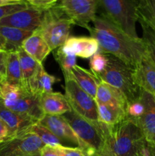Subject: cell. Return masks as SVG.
<instances>
[{
  "label": "cell",
  "mask_w": 155,
  "mask_h": 156,
  "mask_svg": "<svg viewBox=\"0 0 155 156\" xmlns=\"http://www.w3.org/2000/svg\"><path fill=\"white\" fill-rule=\"evenodd\" d=\"M41 156H61V154L56 148L44 146L40 152Z\"/></svg>",
  "instance_id": "8d00e7d4"
},
{
  "label": "cell",
  "mask_w": 155,
  "mask_h": 156,
  "mask_svg": "<svg viewBox=\"0 0 155 156\" xmlns=\"http://www.w3.org/2000/svg\"><path fill=\"white\" fill-rule=\"evenodd\" d=\"M4 78H2V77H1V76H0V82H2V81H3V80H4Z\"/></svg>",
  "instance_id": "f6af8a7d"
},
{
  "label": "cell",
  "mask_w": 155,
  "mask_h": 156,
  "mask_svg": "<svg viewBox=\"0 0 155 156\" xmlns=\"http://www.w3.org/2000/svg\"><path fill=\"white\" fill-rule=\"evenodd\" d=\"M0 119L5 123L10 132V138L18 136L27 133L34 123H38L36 120L29 116L19 114L8 109L0 100Z\"/></svg>",
  "instance_id": "8fae6325"
},
{
  "label": "cell",
  "mask_w": 155,
  "mask_h": 156,
  "mask_svg": "<svg viewBox=\"0 0 155 156\" xmlns=\"http://www.w3.org/2000/svg\"><path fill=\"white\" fill-rule=\"evenodd\" d=\"M45 146L35 134L28 132L0 144V156H25L40 153Z\"/></svg>",
  "instance_id": "9c48e42d"
},
{
  "label": "cell",
  "mask_w": 155,
  "mask_h": 156,
  "mask_svg": "<svg viewBox=\"0 0 155 156\" xmlns=\"http://www.w3.org/2000/svg\"><path fill=\"white\" fill-rule=\"evenodd\" d=\"M92 23L89 32L98 43V52L112 55L133 69L146 54L141 37H131L102 15H97Z\"/></svg>",
  "instance_id": "6da1fadb"
},
{
  "label": "cell",
  "mask_w": 155,
  "mask_h": 156,
  "mask_svg": "<svg viewBox=\"0 0 155 156\" xmlns=\"http://www.w3.org/2000/svg\"><path fill=\"white\" fill-rule=\"evenodd\" d=\"M105 17L134 39L140 38L136 31L138 5L135 0H97V9Z\"/></svg>",
  "instance_id": "277c9868"
},
{
  "label": "cell",
  "mask_w": 155,
  "mask_h": 156,
  "mask_svg": "<svg viewBox=\"0 0 155 156\" xmlns=\"http://www.w3.org/2000/svg\"><path fill=\"white\" fill-rule=\"evenodd\" d=\"M44 115H63L71 111V107L65 95L60 92L46 93L40 99Z\"/></svg>",
  "instance_id": "ac0fdd59"
},
{
  "label": "cell",
  "mask_w": 155,
  "mask_h": 156,
  "mask_svg": "<svg viewBox=\"0 0 155 156\" xmlns=\"http://www.w3.org/2000/svg\"><path fill=\"white\" fill-rule=\"evenodd\" d=\"M108 56L106 69L96 78L115 88L121 93L127 105L139 98L141 88L135 82L134 69L129 66L118 58L110 54Z\"/></svg>",
  "instance_id": "3957f363"
},
{
  "label": "cell",
  "mask_w": 155,
  "mask_h": 156,
  "mask_svg": "<svg viewBox=\"0 0 155 156\" xmlns=\"http://www.w3.org/2000/svg\"><path fill=\"white\" fill-rule=\"evenodd\" d=\"M38 123L50 129L62 141L69 142L80 148V140L62 115H44Z\"/></svg>",
  "instance_id": "5bb4252c"
},
{
  "label": "cell",
  "mask_w": 155,
  "mask_h": 156,
  "mask_svg": "<svg viewBox=\"0 0 155 156\" xmlns=\"http://www.w3.org/2000/svg\"><path fill=\"white\" fill-rule=\"evenodd\" d=\"M17 53L19 58L20 67H21V75H22L23 88L28 90L29 82L34 75L40 62L35 60L30 55L27 54L22 47L17 51Z\"/></svg>",
  "instance_id": "cb8c5ba5"
},
{
  "label": "cell",
  "mask_w": 155,
  "mask_h": 156,
  "mask_svg": "<svg viewBox=\"0 0 155 156\" xmlns=\"http://www.w3.org/2000/svg\"><path fill=\"white\" fill-rule=\"evenodd\" d=\"M136 152L137 156H155V144L144 136L137 143Z\"/></svg>",
  "instance_id": "1f68e13d"
},
{
  "label": "cell",
  "mask_w": 155,
  "mask_h": 156,
  "mask_svg": "<svg viewBox=\"0 0 155 156\" xmlns=\"http://www.w3.org/2000/svg\"><path fill=\"white\" fill-rule=\"evenodd\" d=\"M56 149L61 154V156H88L84 151L78 147H69V146H62Z\"/></svg>",
  "instance_id": "836d02e7"
},
{
  "label": "cell",
  "mask_w": 155,
  "mask_h": 156,
  "mask_svg": "<svg viewBox=\"0 0 155 156\" xmlns=\"http://www.w3.org/2000/svg\"><path fill=\"white\" fill-rule=\"evenodd\" d=\"M74 24L63 12L59 3L44 10L41 25L36 30L40 33L50 50L62 47L69 38L71 26Z\"/></svg>",
  "instance_id": "5b68a950"
},
{
  "label": "cell",
  "mask_w": 155,
  "mask_h": 156,
  "mask_svg": "<svg viewBox=\"0 0 155 156\" xmlns=\"http://www.w3.org/2000/svg\"><path fill=\"white\" fill-rule=\"evenodd\" d=\"M97 105L100 123L108 126H113L118 124L127 117L126 110L100 102H97Z\"/></svg>",
  "instance_id": "603a6c76"
},
{
  "label": "cell",
  "mask_w": 155,
  "mask_h": 156,
  "mask_svg": "<svg viewBox=\"0 0 155 156\" xmlns=\"http://www.w3.org/2000/svg\"><path fill=\"white\" fill-rule=\"evenodd\" d=\"M2 49L0 48V51H2ZM3 51H4V50H3Z\"/></svg>",
  "instance_id": "bcb514c9"
},
{
  "label": "cell",
  "mask_w": 155,
  "mask_h": 156,
  "mask_svg": "<svg viewBox=\"0 0 155 156\" xmlns=\"http://www.w3.org/2000/svg\"><path fill=\"white\" fill-rule=\"evenodd\" d=\"M30 5L42 10H46L57 4L59 0H24Z\"/></svg>",
  "instance_id": "e575fe53"
},
{
  "label": "cell",
  "mask_w": 155,
  "mask_h": 156,
  "mask_svg": "<svg viewBox=\"0 0 155 156\" xmlns=\"http://www.w3.org/2000/svg\"><path fill=\"white\" fill-rule=\"evenodd\" d=\"M10 138V132L7 125L0 119V144L7 141Z\"/></svg>",
  "instance_id": "d590c367"
},
{
  "label": "cell",
  "mask_w": 155,
  "mask_h": 156,
  "mask_svg": "<svg viewBox=\"0 0 155 156\" xmlns=\"http://www.w3.org/2000/svg\"><path fill=\"white\" fill-rule=\"evenodd\" d=\"M67 79L74 81L83 91L95 99L99 80L88 69L82 68L80 66H74Z\"/></svg>",
  "instance_id": "d6986e66"
},
{
  "label": "cell",
  "mask_w": 155,
  "mask_h": 156,
  "mask_svg": "<svg viewBox=\"0 0 155 156\" xmlns=\"http://www.w3.org/2000/svg\"><path fill=\"white\" fill-rule=\"evenodd\" d=\"M62 116L80 140V149L84 151L87 155L97 156L104 152L105 138L101 126H95L72 110Z\"/></svg>",
  "instance_id": "8992f818"
},
{
  "label": "cell",
  "mask_w": 155,
  "mask_h": 156,
  "mask_svg": "<svg viewBox=\"0 0 155 156\" xmlns=\"http://www.w3.org/2000/svg\"><path fill=\"white\" fill-rule=\"evenodd\" d=\"M5 47H6V41L0 35V48L2 50L5 51Z\"/></svg>",
  "instance_id": "f35d334b"
},
{
  "label": "cell",
  "mask_w": 155,
  "mask_h": 156,
  "mask_svg": "<svg viewBox=\"0 0 155 156\" xmlns=\"http://www.w3.org/2000/svg\"><path fill=\"white\" fill-rule=\"evenodd\" d=\"M25 156H41L40 153H36V154H33V155H25Z\"/></svg>",
  "instance_id": "b9f144b4"
},
{
  "label": "cell",
  "mask_w": 155,
  "mask_h": 156,
  "mask_svg": "<svg viewBox=\"0 0 155 156\" xmlns=\"http://www.w3.org/2000/svg\"><path fill=\"white\" fill-rule=\"evenodd\" d=\"M137 5L138 22L145 23L155 31V0H144Z\"/></svg>",
  "instance_id": "484cf974"
},
{
  "label": "cell",
  "mask_w": 155,
  "mask_h": 156,
  "mask_svg": "<svg viewBox=\"0 0 155 156\" xmlns=\"http://www.w3.org/2000/svg\"><path fill=\"white\" fill-rule=\"evenodd\" d=\"M22 48L40 63H43L52 51L38 30H35L23 42Z\"/></svg>",
  "instance_id": "ffe728a7"
},
{
  "label": "cell",
  "mask_w": 155,
  "mask_h": 156,
  "mask_svg": "<svg viewBox=\"0 0 155 156\" xmlns=\"http://www.w3.org/2000/svg\"><path fill=\"white\" fill-rule=\"evenodd\" d=\"M142 29V39L146 53L155 66V31L147 24L139 21Z\"/></svg>",
  "instance_id": "f1b7e54d"
},
{
  "label": "cell",
  "mask_w": 155,
  "mask_h": 156,
  "mask_svg": "<svg viewBox=\"0 0 155 156\" xmlns=\"http://www.w3.org/2000/svg\"><path fill=\"white\" fill-rule=\"evenodd\" d=\"M29 132L37 136L45 146L57 148L59 146H64L62 141L55 136L51 131L40 123H36L31 126Z\"/></svg>",
  "instance_id": "4316f807"
},
{
  "label": "cell",
  "mask_w": 155,
  "mask_h": 156,
  "mask_svg": "<svg viewBox=\"0 0 155 156\" xmlns=\"http://www.w3.org/2000/svg\"><path fill=\"white\" fill-rule=\"evenodd\" d=\"M58 3L74 24L89 30L90 23L97 16V0H59Z\"/></svg>",
  "instance_id": "ba28073f"
},
{
  "label": "cell",
  "mask_w": 155,
  "mask_h": 156,
  "mask_svg": "<svg viewBox=\"0 0 155 156\" xmlns=\"http://www.w3.org/2000/svg\"><path fill=\"white\" fill-rule=\"evenodd\" d=\"M7 52L0 51V76L5 79L6 70V59H7Z\"/></svg>",
  "instance_id": "74e56055"
},
{
  "label": "cell",
  "mask_w": 155,
  "mask_h": 156,
  "mask_svg": "<svg viewBox=\"0 0 155 156\" xmlns=\"http://www.w3.org/2000/svg\"><path fill=\"white\" fill-rule=\"evenodd\" d=\"M65 96L71 109L95 126L100 127L95 99L83 91L71 79H65Z\"/></svg>",
  "instance_id": "52a82bcc"
},
{
  "label": "cell",
  "mask_w": 155,
  "mask_h": 156,
  "mask_svg": "<svg viewBox=\"0 0 155 156\" xmlns=\"http://www.w3.org/2000/svg\"><path fill=\"white\" fill-rule=\"evenodd\" d=\"M6 3H15V2H24V0H2Z\"/></svg>",
  "instance_id": "ab89813d"
},
{
  "label": "cell",
  "mask_w": 155,
  "mask_h": 156,
  "mask_svg": "<svg viewBox=\"0 0 155 156\" xmlns=\"http://www.w3.org/2000/svg\"><path fill=\"white\" fill-rule=\"evenodd\" d=\"M6 4H9V3H6V2H5L0 0V5H6Z\"/></svg>",
  "instance_id": "60d3db41"
},
{
  "label": "cell",
  "mask_w": 155,
  "mask_h": 156,
  "mask_svg": "<svg viewBox=\"0 0 155 156\" xmlns=\"http://www.w3.org/2000/svg\"><path fill=\"white\" fill-rule=\"evenodd\" d=\"M95 101L105 105L117 107L126 111L128 105L124 96L121 93L108 84L100 80L97 87Z\"/></svg>",
  "instance_id": "44dd1931"
},
{
  "label": "cell",
  "mask_w": 155,
  "mask_h": 156,
  "mask_svg": "<svg viewBox=\"0 0 155 156\" xmlns=\"http://www.w3.org/2000/svg\"><path fill=\"white\" fill-rule=\"evenodd\" d=\"M44 10L30 5L0 20V25L34 32L41 25Z\"/></svg>",
  "instance_id": "30bf717a"
},
{
  "label": "cell",
  "mask_w": 155,
  "mask_h": 156,
  "mask_svg": "<svg viewBox=\"0 0 155 156\" xmlns=\"http://www.w3.org/2000/svg\"><path fill=\"white\" fill-rule=\"evenodd\" d=\"M62 48L84 59L91 58L99 51L98 43L93 37H71L62 46Z\"/></svg>",
  "instance_id": "2e32d148"
},
{
  "label": "cell",
  "mask_w": 155,
  "mask_h": 156,
  "mask_svg": "<svg viewBox=\"0 0 155 156\" xmlns=\"http://www.w3.org/2000/svg\"><path fill=\"white\" fill-rule=\"evenodd\" d=\"M142 1H144V0H135V2H136L137 5H138V3H140V2H142Z\"/></svg>",
  "instance_id": "7bdbcfd3"
},
{
  "label": "cell",
  "mask_w": 155,
  "mask_h": 156,
  "mask_svg": "<svg viewBox=\"0 0 155 156\" xmlns=\"http://www.w3.org/2000/svg\"><path fill=\"white\" fill-rule=\"evenodd\" d=\"M60 81L57 77L49 74L42 63H40L34 75L28 84V91L34 95L41 97L53 91V85Z\"/></svg>",
  "instance_id": "e0dca14e"
},
{
  "label": "cell",
  "mask_w": 155,
  "mask_h": 156,
  "mask_svg": "<svg viewBox=\"0 0 155 156\" xmlns=\"http://www.w3.org/2000/svg\"><path fill=\"white\" fill-rule=\"evenodd\" d=\"M40 99V97L27 91L16 100L1 101L8 109L33 117L39 122L44 116L41 109Z\"/></svg>",
  "instance_id": "7c38bea8"
},
{
  "label": "cell",
  "mask_w": 155,
  "mask_h": 156,
  "mask_svg": "<svg viewBox=\"0 0 155 156\" xmlns=\"http://www.w3.org/2000/svg\"><path fill=\"white\" fill-rule=\"evenodd\" d=\"M5 81L15 86L22 87V75L17 52H7Z\"/></svg>",
  "instance_id": "d4e9b609"
},
{
  "label": "cell",
  "mask_w": 155,
  "mask_h": 156,
  "mask_svg": "<svg viewBox=\"0 0 155 156\" xmlns=\"http://www.w3.org/2000/svg\"><path fill=\"white\" fill-rule=\"evenodd\" d=\"M139 98L144 106V112L140 118L133 120L140 126L146 140L155 144V98L141 89Z\"/></svg>",
  "instance_id": "4fadbf2b"
},
{
  "label": "cell",
  "mask_w": 155,
  "mask_h": 156,
  "mask_svg": "<svg viewBox=\"0 0 155 156\" xmlns=\"http://www.w3.org/2000/svg\"><path fill=\"white\" fill-rule=\"evenodd\" d=\"M97 156H109V155H106V154H101V155H97Z\"/></svg>",
  "instance_id": "ee69618b"
},
{
  "label": "cell",
  "mask_w": 155,
  "mask_h": 156,
  "mask_svg": "<svg viewBox=\"0 0 155 156\" xmlns=\"http://www.w3.org/2000/svg\"><path fill=\"white\" fill-rule=\"evenodd\" d=\"M108 64V56L100 52L91 56L90 59V66L94 76L100 75L106 69Z\"/></svg>",
  "instance_id": "f546056e"
},
{
  "label": "cell",
  "mask_w": 155,
  "mask_h": 156,
  "mask_svg": "<svg viewBox=\"0 0 155 156\" xmlns=\"http://www.w3.org/2000/svg\"><path fill=\"white\" fill-rule=\"evenodd\" d=\"M105 138V151L109 156H137V143L144 137L135 120L127 117L118 124L108 126L100 123Z\"/></svg>",
  "instance_id": "7a4b0ae2"
},
{
  "label": "cell",
  "mask_w": 155,
  "mask_h": 156,
  "mask_svg": "<svg viewBox=\"0 0 155 156\" xmlns=\"http://www.w3.org/2000/svg\"><path fill=\"white\" fill-rule=\"evenodd\" d=\"M144 106L140 98L129 104L126 108L127 117L132 119H138L144 114Z\"/></svg>",
  "instance_id": "d6a6232c"
},
{
  "label": "cell",
  "mask_w": 155,
  "mask_h": 156,
  "mask_svg": "<svg viewBox=\"0 0 155 156\" xmlns=\"http://www.w3.org/2000/svg\"><path fill=\"white\" fill-rule=\"evenodd\" d=\"M33 32L9 26L0 25V35L6 41V52H17L22 47L23 42Z\"/></svg>",
  "instance_id": "7402d4cb"
},
{
  "label": "cell",
  "mask_w": 155,
  "mask_h": 156,
  "mask_svg": "<svg viewBox=\"0 0 155 156\" xmlns=\"http://www.w3.org/2000/svg\"><path fill=\"white\" fill-rule=\"evenodd\" d=\"M134 76L138 87L155 98V66L147 53L134 68Z\"/></svg>",
  "instance_id": "9a60e30c"
},
{
  "label": "cell",
  "mask_w": 155,
  "mask_h": 156,
  "mask_svg": "<svg viewBox=\"0 0 155 156\" xmlns=\"http://www.w3.org/2000/svg\"><path fill=\"white\" fill-rule=\"evenodd\" d=\"M29 6H30V5L26 2L25 1L21 2L9 3V4L0 5V20L15 13V12L27 9Z\"/></svg>",
  "instance_id": "4dcf8cb0"
},
{
  "label": "cell",
  "mask_w": 155,
  "mask_h": 156,
  "mask_svg": "<svg viewBox=\"0 0 155 156\" xmlns=\"http://www.w3.org/2000/svg\"><path fill=\"white\" fill-rule=\"evenodd\" d=\"M55 58L63 73L64 78L65 79H67L73 67L77 65V56L73 53L65 51L62 47H60L57 49L55 53Z\"/></svg>",
  "instance_id": "83f0119b"
}]
</instances>
